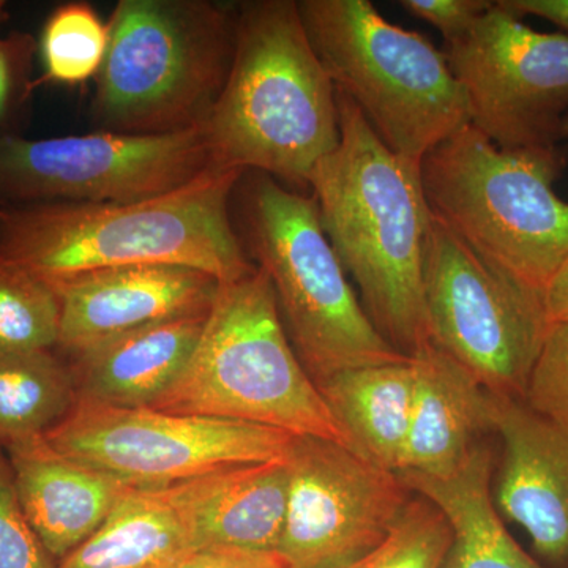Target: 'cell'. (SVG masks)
<instances>
[{
	"label": "cell",
	"mask_w": 568,
	"mask_h": 568,
	"mask_svg": "<svg viewBox=\"0 0 568 568\" xmlns=\"http://www.w3.org/2000/svg\"><path fill=\"white\" fill-rule=\"evenodd\" d=\"M339 142L310 178L324 233L353 275L366 315L398 353L432 343L424 265L433 212L420 163L396 155L336 91Z\"/></svg>",
	"instance_id": "obj_1"
},
{
	"label": "cell",
	"mask_w": 568,
	"mask_h": 568,
	"mask_svg": "<svg viewBox=\"0 0 568 568\" xmlns=\"http://www.w3.org/2000/svg\"><path fill=\"white\" fill-rule=\"evenodd\" d=\"M244 171L211 166L173 192L104 204L0 205V257L41 276L182 265L231 282L254 267L231 220Z\"/></svg>",
	"instance_id": "obj_2"
},
{
	"label": "cell",
	"mask_w": 568,
	"mask_h": 568,
	"mask_svg": "<svg viewBox=\"0 0 568 568\" xmlns=\"http://www.w3.org/2000/svg\"><path fill=\"white\" fill-rule=\"evenodd\" d=\"M203 130L213 166L310 189L338 145L339 115L295 0L239 3L233 63Z\"/></svg>",
	"instance_id": "obj_3"
},
{
	"label": "cell",
	"mask_w": 568,
	"mask_h": 568,
	"mask_svg": "<svg viewBox=\"0 0 568 568\" xmlns=\"http://www.w3.org/2000/svg\"><path fill=\"white\" fill-rule=\"evenodd\" d=\"M151 409L244 422L347 447L291 345L271 280L257 265L220 283L189 364Z\"/></svg>",
	"instance_id": "obj_4"
},
{
	"label": "cell",
	"mask_w": 568,
	"mask_h": 568,
	"mask_svg": "<svg viewBox=\"0 0 568 568\" xmlns=\"http://www.w3.org/2000/svg\"><path fill=\"white\" fill-rule=\"evenodd\" d=\"M95 78L100 130L164 134L203 125L235 48L237 7L209 0H121Z\"/></svg>",
	"instance_id": "obj_5"
},
{
	"label": "cell",
	"mask_w": 568,
	"mask_h": 568,
	"mask_svg": "<svg viewBox=\"0 0 568 568\" xmlns=\"http://www.w3.org/2000/svg\"><path fill=\"white\" fill-rule=\"evenodd\" d=\"M559 148H497L467 125L422 160L433 215L478 254L544 295L568 261V203L552 183Z\"/></svg>",
	"instance_id": "obj_6"
},
{
	"label": "cell",
	"mask_w": 568,
	"mask_h": 568,
	"mask_svg": "<svg viewBox=\"0 0 568 568\" xmlns=\"http://www.w3.org/2000/svg\"><path fill=\"white\" fill-rule=\"evenodd\" d=\"M239 185L244 246L271 280L291 345L315 384L343 369L405 361L347 282L315 197L254 171Z\"/></svg>",
	"instance_id": "obj_7"
},
{
	"label": "cell",
	"mask_w": 568,
	"mask_h": 568,
	"mask_svg": "<svg viewBox=\"0 0 568 568\" xmlns=\"http://www.w3.org/2000/svg\"><path fill=\"white\" fill-rule=\"evenodd\" d=\"M302 22L335 89L396 155L420 163L470 123L446 52L388 22L369 0H302Z\"/></svg>",
	"instance_id": "obj_8"
},
{
	"label": "cell",
	"mask_w": 568,
	"mask_h": 568,
	"mask_svg": "<svg viewBox=\"0 0 568 568\" xmlns=\"http://www.w3.org/2000/svg\"><path fill=\"white\" fill-rule=\"evenodd\" d=\"M433 345L489 394L525 399L548 334L544 295L485 260L433 215L424 265Z\"/></svg>",
	"instance_id": "obj_9"
},
{
	"label": "cell",
	"mask_w": 568,
	"mask_h": 568,
	"mask_svg": "<svg viewBox=\"0 0 568 568\" xmlns=\"http://www.w3.org/2000/svg\"><path fill=\"white\" fill-rule=\"evenodd\" d=\"M213 166L203 125L164 134L0 136V204L133 203Z\"/></svg>",
	"instance_id": "obj_10"
},
{
	"label": "cell",
	"mask_w": 568,
	"mask_h": 568,
	"mask_svg": "<svg viewBox=\"0 0 568 568\" xmlns=\"http://www.w3.org/2000/svg\"><path fill=\"white\" fill-rule=\"evenodd\" d=\"M52 447L132 488H164L224 466L283 458L282 429L151 407L81 402L44 435Z\"/></svg>",
	"instance_id": "obj_11"
},
{
	"label": "cell",
	"mask_w": 568,
	"mask_h": 568,
	"mask_svg": "<svg viewBox=\"0 0 568 568\" xmlns=\"http://www.w3.org/2000/svg\"><path fill=\"white\" fill-rule=\"evenodd\" d=\"M470 125L497 148H558L568 118V33L540 32L500 0L447 43Z\"/></svg>",
	"instance_id": "obj_12"
},
{
	"label": "cell",
	"mask_w": 568,
	"mask_h": 568,
	"mask_svg": "<svg viewBox=\"0 0 568 568\" xmlns=\"http://www.w3.org/2000/svg\"><path fill=\"white\" fill-rule=\"evenodd\" d=\"M286 517L275 555L290 568H346L375 551L414 493L334 440L294 436Z\"/></svg>",
	"instance_id": "obj_13"
},
{
	"label": "cell",
	"mask_w": 568,
	"mask_h": 568,
	"mask_svg": "<svg viewBox=\"0 0 568 568\" xmlns=\"http://www.w3.org/2000/svg\"><path fill=\"white\" fill-rule=\"evenodd\" d=\"M61 306L58 353H81L145 325L207 315L220 280L182 265L145 264L99 268L43 278Z\"/></svg>",
	"instance_id": "obj_14"
},
{
	"label": "cell",
	"mask_w": 568,
	"mask_h": 568,
	"mask_svg": "<svg viewBox=\"0 0 568 568\" xmlns=\"http://www.w3.org/2000/svg\"><path fill=\"white\" fill-rule=\"evenodd\" d=\"M495 435L500 439L493 477L497 511L526 530L549 568H568V418L495 395Z\"/></svg>",
	"instance_id": "obj_15"
},
{
	"label": "cell",
	"mask_w": 568,
	"mask_h": 568,
	"mask_svg": "<svg viewBox=\"0 0 568 568\" xmlns=\"http://www.w3.org/2000/svg\"><path fill=\"white\" fill-rule=\"evenodd\" d=\"M6 454L26 518L55 560L88 540L134 489L67 457L44 436L13 444Z\"/></svg>",
	"instance_id": "obj_16"
},
{
	"label": "cell",
	"mask_w": 568,
	"mask_h": 568,
	"mask_svg": "<svg viewBox=\"0 0 568 568\" xmlns=\"http://www.w3.org/2000/svg\"><path fill=\"white\" fill-rule=\"evenodd\" d=\"M416 366L409 435L398 474L448 477L458 473L487 433H495V395L429 343Z\"/></svg>",
	"instance_id": "obj_17"
},
{
	"label": "cell",
	"mask_w": 568,
	"mask_h": 568,
	"mask_svg": "<svg viewBox=\"0 0 568 568\" xmlns=\"http://www.w3.org/2000/svg\"><path fill=\"white\" fill-rule=\"evenodd\" d=\"M287 487L290 474L283 457L220 467L170 489L192 525L197 551L275 552L286 517Z\"/></svg>",
	"instance_id": "obj_18"
},
{
	"label": "cell",
	"mask_w": 568,
	"mask_h": 568,
	"mask_svg": "<svg viewBox=\"0 0 568 568\" xmlns=\"http://www.w3.org/2000/svg\"><path fill=\"white\" fill-rule=\"evenodd\" d=\"M207 315L145 325L69 355L78 399L151 407L189 364Z\"/></svg>",
	"instance_id": "obj_19"
},
{
	"label": "cell",
	"mask_w": 568,
	"mask_h": 568,
	"mask_svg": "<svg viewBox=\"0 0 568 568\" xmlns=\"http://www.w3.org/2000/svg\"><path fill=\"white\" fill-rule=\"evenodd\" d=\"M316 387L342 428L347 448L365 462L398 474L416 388L413 357L343 369Z\"/></svg>",
	"instance_id": "obj_20"
},
{
	"label": "cell",
	"mask_w": 568,
	"mask_h": 568,
	"mask_svg": "<svg viewBox=\"0 0 568 568\" xmlns=\"http://www.w3.org/2000/svg\"><path fill=\"white\" fill-rule=\"evenodd\" d=\"M495 452L480 444L458 473L448 477L398 474L407 488L435 504L452 528L440 568H545L508 532L493 499Z\"/></svg>",
	"instance_id": "obj_21"
},
{
	"label": "cell",
	"mask_w": 568,
	"mask_h": 568,
	"mask_svg": "<svg viewBox=\"0 0 568 568\" xmlns=\"http://www.w3.org/2000/svg\"><path fill=\"white\" fill-rule=\"evenodd\" d=\"M197 551L170 487L134 488L55 568H182Z\"/></svg>",
	"instance_id": "obj_22"
},
{
	"label": "cell",
	"mask_w": 568,
	"mask_h": 568,
	"mask_svg": "<svg viewBox=\"0 0 568 568\" xmlns=\"http://www.w3.org/2000/svg\"><path fill=\"white\" fill-rule=\"evenodd\" d=\"M69 361L58 351L0 357V448L44 436L77 405Z\"/></svg>",
	"instance_id": "obj_23"
},
{
	"label": "cell",
	"mask_w": 568,
	"mask_h": 568,
	"mask_svg": "<svg viewBox=\"0 0 568 568\" xmlns=\"http://www.w3.org/2000/svg\"><path fill=\"white\" fill-rule=\"evenodd\" d=\"M110 43L108 21H103L91 3L70 2L58 7L47 22L39 41L41 74L39 85L85 84L102 70Z\"/></svg>",
	"instance_id": "obj_24"
},
{
	"label": "cell",
	"mask_w": 568,
	"mask_h": 568,
	"mask_svg": "<svg viewBox=\"0 0 568 568\" xmlns=\"http://www.w3.org/2000/svg\"><path fill=\"white\" fill-rule=\"evenodd\" d=\"M59 325L51 284L0 257V357L58 349Z\"/></svg>",
	"instance_id": "obj_25"
},
{
	"label": "cell",
	"mask_w": 568,
	"mask_h": 568,
	"mask_svg": "<svg viewBox=\"0 0 568 568\" xmlns=\"http://www.w3.org/2000/svg\"><path fill=\"white\" fill-rule=\"evenodd\" d=\"M452 545L446 515L414 496L386 540L346 568H440Z\"/></svg>",
	"instance_id": "obj_26"
},
{
	"label": "cell",
	"mask_w": 568,
	"mask_h": 568,
	"mask_svg": "<svg viewBox=\"0 0 568 568\" xmlns=\"http://www.w3.org/2000/svg\"><path fill=\"white\" fill-rule=\"evenodd\" d=\"M55 564L26 518L9 457L0 448V568H55Z\"/></svg>",
	"instance_id": "obj_27"
},
{
	"label": "cell",
	"mask_w": 568,
	"mask_h": 568,
	"mask_svg": "<svg viewBox=\"0 0 568 568\" xmlns=\"http://www.w3.org/2000/svg\"><path fill=\"white\" fill-rule=\"evenodd\" d=\"M523 402L544 416L568 418V321L549 325Z\"/></svg>",
	"instance_id": "obj_28"
},
{
	"label": "cell",
	"mask_w": 568,
	"mask_h": 568,
	"mask_svg": "<svg viewBox=\"0 0 568 568\" xmlns=\"http://www.w3.org/2000/svg\"><path fill=\"white\" fill-rule=\"evenodd\" d=\"M39 43L31 33L0 36V136L13 134L11 125L33 92V58Z\"/></svg>",
	"instance_id": "obj_29"
},
{
	"label": "cell",
	"mask_w": 568,
	"mask_h": 568,
	"mask_svg": "<svg viewBox=\"0 0 568 568\" xmlns=\"http://www.w3.org/2000/svg\"><path fill=\"white\" fill-rule=\"evenodd\" d=\"M413 17L435 26L446 43L465 33L493 6L491 0H403Z\"/></svg>",
	"instance_id": "obj_30"
},
{
	"label": "cell",
	"mask_w": 568,
	"mask_h": 568,
	"mask_svg": "<svg viewBox=\"0 0 568 568\" xmlns=\"http://www.w3.org/2000/svg\"><path fill=\"white\" fill-rule=\"evenodd\" d=\"M182 568H290L275 552L207 548L194 552Z\"/></svg>",
	"instance_id": "obj_31"
},
{
	"label": "cell",
	"mask_w": 568,
	"mask_h": 568,
	"mask_svg": "<svg viewBox=\"0 0 568 568\" xmlns=\"http://www.w3.org/2000/svg\"><path fill=\"white\" fill-rule=\"evenodd\" d=\"M504 7L519 17L544 18L568 33V0H500Z\"/></svg>",
	"instance_id": "obj_32"
},
{
	"label": "cell",
	"mask_w": 568,
	"mask_h": 568,
	"mask_svg": "<svg viewBox=\"0 0 568 568\" xmlns=\"http://www.w3.org/2000/svg\"><path fill=\"white\" fill-rule=\"evenodd\" d=\"M544 304L549 323L568 321V261L545 290Z\"/></svg>",
	"instance_id": "obj_33"
},
{
	"label": "cell",
	"mask_w": 568,
	"mask_h": 568,
	"mask_svg": "<svg viewBox=\"0 0 568 568\" xmlns=\"http://www.w3.org/2000/svg\"><path fill=\"white\" fill-rule=\"evenodd\" d=\"M7 3L6 2H2V0H0V26L3 24V22L7 21V18H9V14H7Z\"/></svg>",
	"instance_id": "obj_34"
},
{
	"label": "cell",
	"mask_w": 568,
	"mask_h": 568,
	"mask_svg": "<svg viewBox=\"0 0 568 568\" xmlns=\"http://www.w3.org/2000/svg\"><path fill=\"white\" fill-rule=\"evenodd\" d=\"M560 140L568 141V118L566 119V122H564L562 132H560Z\"/></svg>",
	"instance_id": "obj_35"
},
{
	"label": "cell",
	"mask_w": 568,
	"mask_h": 568,
	"mask_svg": "<svg viewBox=\"0 0 568 568\" xmlns=\"http://www.w3.org/2000/svg\"><path fill=\"white\" fill-rule=\"evenodd\" d=\"M0 205H2V204H0Z\"/></svg>",
	"instance_id": "obj_36"
}]
</instances>
